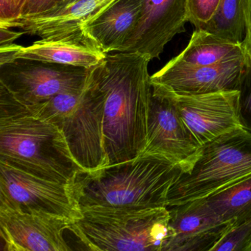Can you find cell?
<instances>
[{
    "label": "cell",
    "mask_w": 251,
    "mask_h": 251,
    "mask_svg": "<svg viewBox=\"0 0 251 251\" xmlns=\"http://www.w3.org/2000/svg\"><path fill=\"white\" fill-rule=\"evenodd\" d=\"M211 251H251V219L230 227Z\"/></svg>",
    "instance_id": "21"
},
{
    "label": "cell",
    "mask_w": 251,
    "mask_h": 251,
    "mask_svg": "<svg viewBox=\"0 0 251 251\" xmlns=\"http://www.w3.org/2000/svg\"><path fill=\"white\" fill-rule=\"evenodd\" d=\"M71 222L45 213L0 206V236L5 251H69L64 238Z\"/></svg>",
    "instance_id": "11"
},
{
    "label": "cell",
    "mask_w": 251,
    "mask_h": 251,
    "mask_svg": "<svg viewBox=\"0 0 251 251\" xmlns=\"http://www.w3.org/2000/svg\"><path fill=\"white\" fill-rule=\"evenodd\" d=\"M248 73L245 58L202 67L170 61L151 76V81L178 95H203L240 91Z\"/></svg>",
    "instance_id": "13"
},
{
    "label": "cell",
    "mask_w": 251,
    "mask_h": 251,
    "mask_svg": "<svg viewBox=\"0 0 251 251\" xmlns=\"http://www.w3.org/2000/svg\"><path fill=\"white\" fill-rule=\"evenodd\" d=\"M242 45L247 67L251 74V0H248L245 10V35Z\"/></svg>",
    "instance_id": "26"
},
{
    "label": "cell",
    "mask_w": 251,
    "mask_h": 251,
    "mask_svg": "<svg viewBox=\"0 0 251 251\" xmlns=\"http://www.w3.org/2000/svg\"><path fill=\"white\" fill-rule=\"evenodd\" d=\"M222 223L238 226L251 219V174L203 198Z\"/></svg>",
    "instance_id": "19"
},
{
    "label": "cell",
    "mask_w": 251,
    "mask_h": 251,
    "mask_svg": "<svg viewBox=\"0 0 251 251\" xmlns=\"http://www.w3.org/2000/svg\"><path fill=\"white\" fill-rule=\"evenodd\" d=\"M181 167L164 157L142 154L95 171L79 172L71 183L80 208L167 207L169 191Z\"/></svg>",
    "instance_id": "3"
},
{
    "label": "cell",
    "mask_w": 251,
    "mask_h": 251,
    "mask_svg": "<svg viewBox=\"0 0 251 251\" xmlns=\"http://www.w3.org/2000/svg\"><path fill=\"white\" fill-rule=\"evenodd\" d=\"M187 22L188 0H144L137 25L119 52L158 58L166 45L185 32Z\"/></svg>",
    "instance_id": "12"
},
{
    "label": "cell",
    "mask_w": 251,
    "mask_h": 251,
    "mask_svg": "<svg viewBox=\"0 0 251 251\" xmlns=\"http://www.w3.org/2000/svg\"><path fill=\"white\" fill-rule=\"evenodd\" d=\"M200 147L167 89L151 83L147 145L142 154L161 155L181 167Z\"/></svg>",
    "instance_id": "9"
},
{
    "label": "cell",
    "mask_w": 251,
    "mask_h": 251,
    "mask_svg": "<svg viewBox=\"0 0 251 251\" xmlns=\"http://www.w3.org/2000/svg\"><path fill=\"white\" fill-rule=\"evenodd\" d=\"M240 93L241 125L251 131V74L249 71L242 84Z\"/></svg>",
    "instance_id": "24"
},
{
    "label": "cell",
    "mask_w": 251,
    "mask_h": 251,
    "mask_svg": "<svg viewBox=\"0 0 251 251\" xmlns=\"http://www.w3.org/2000/svg\"><path fill=\"white\" fill-rule=\"evenodd\" d=\"M220 0H188V18L196 29L208 24L217 12Z\"/></svg>",
    "instance_id": "22"
},
{
    "label": "cell",
    "mask_w": 251,
    "mask_h": 251,
    "mask_svg": "<svg viewBox=\"0 0 251 251\" xmlns=\"http://www.w3.org/2000/svg\"><path fill=\"white\" fill-rule=\"evenodd\" d=\"M25 2L26 0H0V26L20 18Z\"/></svg>",
    "instance_id": "25"
},
{
    "label": "cell",
    "mask_w": 251,
    "mask_h": 251,
    "mask_svg": "<svg viewBox=\"0 0 251 251\" xmlns=\"http://www.w3.org/2000/svg\"><path fill=\"white\" fill-rule=\"evenodd\" d=\"M117 0H77L45 15L20 17L0 27L18 28L25 34L42 39H76L87 41L83 27L98 18ZM88 42V41H87Z\"/></svg>",
    "instance_id": "14"
},
{
    "label": "cell",
    "mask_w": 251,
    "mask_h": 251,
    "mask_svg": "<svg viewBox=\"0 0 251 251\" xmlns=\"http://www.w3.org/2000/svg\"><path fill=\"white\" fill-rule=\"evenodd\" d=\"M144 0H117L83 27L86 40L105 54L119 52L137 25Z\"/></svg>",
    "instance_id": "15"
},
{
    "label": "cell",
    "mask_w": 251,
    "mask_h": 251,
    "mask_svg": "<svg viewBox=\"0 0 251 251\" xmlns=\"http://www.w3.org/2000/svg\"><path fill=\"white\" fill-rule=\"evenodd\" d=\"M0 206L75 223L82 211L72 184L45 180L0 161Z\"/></svg>",
    "instance_id": "8"
},
{
    "label": "cell",
    "mask_w": 251,
    "mask_h": 251,
    "mask_svg": "<svg viewBox=\"0 0 251 251\" xmlns=\"http://www.w3.org/2000/svg\"><path fill=\"white\" fill-rule=\"evenodd\" d=\"M0 161L32 176L71 184L79 172L62 131L0 85Z\"/></svg>",
    "instance_id": "2"
},
{
    "label": "cell",
    "mask_w": 251,
    "mask_h": 251,
    "mask_svg": "<svg viewBox=\"0 0 251 251\" xmlns=\"http://www.w3.org/2000/svg\"><path fill=\"white\" fill-rule=\"evenodd\" d=\"M251 174V131L237 127L200 147L169 191L167 207L205 198Z\"/></svg>",
    "instance_id": "6"
},
{
    "label": "cell",
    "mask_w": 251,
    "mask_h": 251,
    "mask_svg": "<svg viewBox=\"0 0 251 251\" xmlns=\"http://www.w3.org/2000/svg\"><path fill=\"white\" fill-rule=\"evenodd\" d=\"M166 89L180 117L201 146L242 127L239 109L240 91L178 95Z\"/></svg>",
    "instance_id": "10"
},
{
    "label": "cell",
    "mask_w": 251,
    "mask_h": 251,
    "mask_svg": "<svg viewBox=\"0 0 251 251\" xmlns=\"http://www.w3.org/2000/svg\"><path fill=\"white\" fill-rule=\"evenodd\" d=\"M245 58L242 42L196 29L186 48L170 61L189 66H213Z\"/></svg>",
    "instance_id": "17"
},
{
    "label": "cell",
    "mask_w": 251,
    "mask_h": 251,
    "mask_svg": "<svg viewBox=\"0 0 251 251\" xmlns=\"http://www.w3.org/2000/svg\"><path fill=\"white\" fill-rule=\"evenodd\" d=\"M76 1H77V0H67V2H66L65 5H64V6H65V5H69V4L73 3V2H76Z\"/></svg>",
    "instance_id": "28"
},
{
    "label": "cell",
    "mask_w": 251,
    "mask_h": 251,
    "mask_svg": "<svg viewBox=\"0 0 251 251\" xmlns=\"http://www.w3.org/2000/svg\"><path fill=\"white\" fill-rule=\"evenodd\" d=\"M92 69L17 58L0 65V85L25 105L42 103L61 94L81 92Z\"/></svg>",
    "instance_id": "7"
},
{
    "label": "cell",
    "mask_w": 251,
    "mask_h": 251,
    "mask_svg": "<svg viewBox=\"0 0 251 251\" xmlns=\"http://www.w3.org/2000/svg\"><path fill=\"white\" fill-rule=\"evenodd\" d=\"M106 56L107 54L86 41L41 39L30 46L16 45L14 60L27 58L89 70L100 64Z\"/></svg>",
    "instance_id": "16"
},
{
    "label": "cell",
    "mask_w": 251,
    "mask_h": 251,
    "mask_svg": "<svg viewBox=\"0 0 251 251\" xmlns=\"http://www.w3.org/2000/svg\"><path fill=\"white\" fill-rule=\"evenodd\" d=\"M150 62L138 52H116L107 54L98 67V82L105 97L107 166L133 159L145 149L151 94Z\"/></svg>",
    "instance_id": "1"
},
{
    "label": "cell",
    "mask_w": 251,
    "mask_h": 251,
    "mask_svg": "<svg viewBox=\"0 0 251 251\" xmlns=\"http://www.w3.org/2000/svg\"><path fill=\"white\" fill-rule=\"evenodd\" d=\"M170 211L172 238L164 251H173L185 239L201 234L222 224L218 216L208 206L204 198L167 207Z\"/></svg>",
    "instance_id": "18"
},
{
    "label": "cell",
    "mask_w": 251,
    "mask_h": 251,
    "mask_svg": "<svg viewBox=\"0 0 251 251\" xmlns=\"http://www.w3.org/2000/svg\"><path fill=\"white\" fill-rule=\"evenodd\" d=\"M248 0H220L217 12L202 27L220 37L241 43L245 35V10Z\"/></svg>",
    "instance_id": "20"
},
{
    "label": "cell",
    "mask_w": 251,
    "mask_h": 251,
    "mask_svg": "<svg viewBox=\"0 0 251 251\" xmlns=\"http://www.w3.org/2000/svg\"><path fill=\"white\" fill-rule=\"evenodd\" d=\"M99 65L92 69L81 92L61 94L47 102L26 105L62 131L76 162L87 172L107 166L103 136L105 97L98 82Z\"/></svg>",
    "instance_id": "5"
},
{
    "label": "cell",
    "mask_w": 251,
    "mask_h": 251,
    "mask_svg": "<svg viewBox=\"0 0 251 251\" xmlns=\"http://www.w3.org/2000/svg\"><path fill=\"white\" fill-rule=\"evenodd\" d=\"M24 34L23 31H13L11 28L0 27V46L11 45L16 39Z\"/></svg>",
    "instance_id": "27"
},
{
    "label": "cell",
    "mask_w": 251,
    "mask_h": 251,
    "mask_svg": "<svg viewBox=\"0 0 251 251\" xmlns=\"http://www.w3.org/2000/svg\"><path fill=\"white\" fill-rule=\"evenodd\" d=\"M67 0H26L21 17L45 15L62 8Z\"/></svg>",
    "instance_id": "23"
},
{
    "label": "cell",
    "mask_w": 251,
    "mask_h": 251,
    "mask_svg": "<svg viewBox=\"0 0 251 251\" xmlns=\"http://www.w3.org/2000/svg\"><path fill=\"white\" fill-rule=\"evenodd\" d=\"M68 230L90 251H164L172 238L167 207L81 208Z\"/></svg>",
    "instance_id": "4"
}]
</instances>
